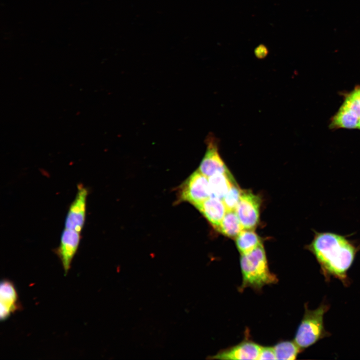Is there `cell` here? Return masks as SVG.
Masks as SVG:
<instances>
[{"instance_id": "cell-1", "label": "cell", "mask_w": 360, "mask_h": 360, "mask_svg": "<svg viewBox=\"0 0 360 360\" xmlns=\"http://www.w3.org/2000/svg\"><path fill=\"white\" fill-rule=\"evenodd\" d=\"M316 258L326 280L338 278L349 284L347 272L360 249L345 236L330 232H314L311 242L306 247Z\"/></svg>"}, {"instance_id": "cell-2", "label": "cell", "mask_w": 360, "mask_h": 360, "mask_svg": "<svg viewBox=\"0 0 360 360\" xmlns=\"http://www.w3.org/2000/svg\"><path fill=\"white\" fill-rule=\"evenodd\" d=\"M240 266L242 282L238 288L240 292L247 288L260 292L264 286L278 282L276 276L270 270L262 244L252 252L241 254Z\"/></svg>"}, {"instance_id": "cell-3", "label": "cell", "mask_w": 360, "mask_h": 360, "mask_svg": "<svg viewBox=\"0 0 360 360\" xmlns=\"http://www.w3.org/2000/svg\"><path fill=\"white\" fill-rule=\"evenodd\" d=\"M329 306L322 304L317 308L310 310L307 304L302 319L298 328L294 341L303 350L329 336L324 328V317Z\"/></svg>"}, {"instance_id": "cell-4", "label": "cell", "mask_w": 360, "mask_h": 360, "mask_svg": "<svg viewBox=\"0 0 360 360\" xmlns=\"http://www.w3.org/2000/svg\"><path fill=\"white\" fill-rule=\"evenodd\" d=\"M210 197L208 178L198 170L178 188L177 204L188 202L196 208Z\"/></svg>"}, {"instance_id": "cell-5", "label": "cell", "mask_w": 360, "mask_h": 360, "mask_svg": "<svg viewBox=\"0 0 360 360\" xmlns=\"http://www.w3.org/2000/svg\"><path fill=\"white\" fill-rule=\"evenodd\" d=\"M261 200L249 190H242L235 211L244 230H254L260 220Z\"/></svg>"}, {"instance_id": "cell-6", "label": "cell", "mask_w": 360, "mask_h": 360, "mask_svg": "<svg viewBox=\"0 0 360 360\" xmlns=\"http://www.w3.org/2000/svg\"><path fill=\"white\" fill-rule=\"evenodd\" d=\"M206 150L198 170L208 178L216 173L229 172L218 152L219 140L210 133L205 140Z\"/></svg>"}, {"instance_id": "cell-7", "label": "cell", "mask_w": 360, "mask_h": 360, "mask_svg": "<svg viewBox=\"0 0 360 360\" xmlns=\"http://www.w3.org/2000/svg\"><path fill=\"white\" fill-rule=\"evenodd\" d=\"M76 197L70 204L64 222L66 228L81 232L86 220L88 188L82 184L77 186Z\"/></svg>"}, {"instance_id": "cell-8", "label": "cell", "mask_w": 360, "mask_h": 360, "mask_svg": "<svg viewBox=\"0 0 360 360\" xmlns=\"http://www.w3.org/2000/svg\"><path fill=\"white\" fill-rule=\"evenodd\" d=\"M80 239V232L65 228L62 234L59 246L54 250L61 262L65 276L71 268L72 262L78 250Z\"/></svg>"}, {"instance_id": "cell-9", "label": "cell", "mask_w": 360, "mask_h": 360, "mask_svg": "<svg viewBox=\"0 0 360 360\" xmlns=\"http://www.w3.org/2000/svg\"><path fill=\"white\" fill-rule=\"evenodd\" d=\"M261 346L250 340H244L231 347L223 349L216 354L208 357L210 360H258Z\"/></svg>"}, {"instance_id": "cell-10", "label": "cell", "mask_w": 360, "mask_h": 360, "mask_svg": "<svg viewBox=\"0 0 360 360\" xmlns=\"http://www.w3.org/2000/svg\"><path fill=\"white\" fill-rule=\"evenodd\" d=\"M22 306L12 282L2 280L0 284V320L4 321L15 312L20 310Z\"/></svg>"}, {"instance_id": "cell-11", "label": "cell", "mask_w": 360, "mask_h": 360, "mask_svg": "<svg viewBox=\"0 0 360 360\" xmlns=\"http://www.w3.org/2000/svg\"><path fill=\"white\" fill-rule=\"evenodd\" d=\"M196 208L217 230L227 210L222 200L212 197L197 206Z\"/></svg>"}, {"instance_id": "cell-12", "label": "cell", "mask_w": 360, "mask_h": 360, "mask_svg": "<svg viewBox=\"0 0 360 360\" xmlns=\"http://www.w3.org/2000/svg\"><path fill=\"white\" fill-rule=\"evenodd\" d=\"M208 178L210 197L222 200L235 181L229 172H217Z\"/></svg>"}, {"instance_id": "cell-13", "label": "cell", "mask_w": 360, "mask_h": 360, "mask_svg": "<svg viewBox=\"0 0 360 360\" xmlns=\"http://www.w3.org/2000/svg\"><path fill=\"white\" fill-rule=\"evenodd\" d=\"M360 119L356 114L342 105L332 118L329 127L332 129L358 128Z\"/></svg>"}, {"instance_id": "cell-14", "label": "cell", "mask_w": 360, "mask_h": 360, "mask_svg": "<svg viewBox=\"0 0 360 360\" xmlns=\"http://www.w3.org/2000/svg\"><path fill=\"white\" fill-rule=\"evenodd\" d=\"M243 230L235 210H227L218 231L228 237L236 238Z\"/></svg>"}, {"instance_id": "cell-15", "label": "cell", "mask_w": 360, "mask_h": 360, "mask_svg": "<svg viewBox=\"0 0 360 360\" xmlns=\"http://www.w3.org/2000/svg\"><path fill=\"white\" fill-rule=\"evenodd\" d=\"M236 244L240 254H244L252 252L262 243L254 230H243L236 238Z\"/></svg>"}, {"instance_id": "cell-16", "label": "cell", "mask_w": 360, "mask_h": 360, "mask_svg": "<svg viewBox=\"0 0 360 360\" xmlns=\"http://www.w3.org/2000/svg\"><path fill=\"white\" fill-rule=\"evenodd\" d=\"M273 348L276 360H295L302 351L294 340L280 341Z\"/></svg>"}, {"instance_id": "cell-17", "label": "cell", "mask_w": 360, "mask_h": 360, "mask_svg": "<svg viewBox=\"0 0 360 360\" xmlns=\"http://www.w3.org/2000/svg\"><path fill=\"white\" fill-rule=\"evenodd\" d=\"M342 105L354 112L360 118V90L359 86L345 96Z\"/></svg>"}, {"instance_id": "cell-18", "label": "cell", "mask_w": 360, "mask_h": 360, "mask_svg": "<svg viewBox=\"0 0 360 360\" xmlns=\"http://www.w3.org/2000/svg\"><path fill=\"white\" fill-rule=\"evenodd\" d=\"M242 190L234 183L224 196L222 201L227 210H235L241 196Z\"/></svg>"}, {"instance_id": "cell-19", "label": "cell", "mask_w": 360, "mask_h": 360, "mask_svg": "<svg viewBox=\"0 0 360 360\" xmlns=\"http://www.w3.org/2000/svg\"><path fill=\"white\" fill-rule=\"evenodd\" d=\"M258 360H276L274 348L262 346Z\"/></svg>"}, {"instance_id": "cell-20", "label": "cell", "mask_w": 360, "mask_h": 360, "mask_svg": "<svg viewBox=\"0 0 360 360\" xmlns=\"http://www.w3.org/2000/svg\"><path fill=\"white\" fill-rule=\"evenodd\" d=\"M358 128L360 130V119L359 122H358Z\"/></svg>"}, {"instance_id": "cell-21", "label": "cell", "mask_w": 360, "mask_h": 360, "mask_svg": "<svg viewBox=\"0 0 360 360\" xmlns=\"http://www.w3.org/2000/svg\"><path fill=\"white\" fill-rule=\"evenodd\" d=\"M359 88H360V86H359Z\"/></svg>"}]
</instances>
